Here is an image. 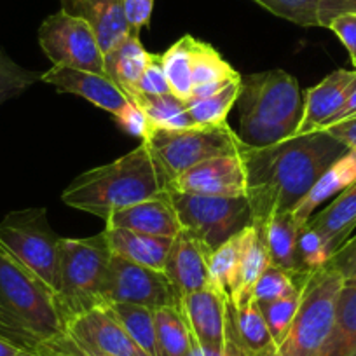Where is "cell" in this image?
Masks as SVG:
<instances>
[{"mask_svg":"<svg viewBox=\"0 0 356 356\" xmlns=\"http://www.w3.org/2000/svg\"><path fill=\"white\" fill-rule=\"evenodd\" d=\"M348 150L327 129L293 135L269 147L246 145L241 157L252 225L262 231L275 215L292 211L318 178Z\"/></svg>","mask_w":356,"mask_h":356,"instance_id":"6da1fadb","label":"cell"},{"mask_svg":"<svg viewBox=\"0 0 356 356\" xmlns=\"http://www.w3.org/2000/svg\"><path fill=\"white\" fill-rule=\"evenodd\" d=\"M171 193V180L145 142L104 166L79 175L63 191L67 207L107 218L114 211Z\"/></svg>","mask_w":356,"mask_h":356,"instance_id":"7a4b0ae2","label":"cell"},{"mask_svg":"<svg viewBox=\"0 0 356 356\" xmlns=\"http://www.w3.org/2000/svg\"><path fill=\"white\" fill-rule=\"evenodd\" d=\"M63 330L54 293L0 248V339L35 355Z\"/></svg>","mask_w":356,"mask_h":356,"instance_id":"3957f363","label":"cell"},{"mask_svg":"<svg viewBox=\"0 0 356 356\" xmlns=\"http://www.w3.org/2000/svg\"><path fill=\"white\" fill-rule=\"evenodd\" d=\"M112 252L105 232L60 241V289L56 307L63 325L82 313L105 306L104 286Z\"/></svg>","mask_w":356,"mask_h":356,"instance_id":"277c9868","label":"cell"},{"mask_svg":"<svg viewBox=\"0 0 356 356\" xmlns=\"http://www.w3.org/2000/svg\"><path fill=\"white\" fill-rule=\"evenodd\" d=\"M344 280L330 266L307 276L300 306L275 356H318L330 335Z\"/></svg>","mask_w":356,"mask_h":356,"instance_id":"5b68a950","label":"cell"},{"mask_svg":"<svg viewBox=\"0 0 356 356\" xmlns=\"http://www.w3.org/2000/svg\"><path fill=\"white\" fill-rule=\"evenodd\" d=\"M60 241L46 208L11 211L0 222V248L37 276L54 297L60 289Z\"/></svg>","mask_w":356,"mask_h":356,"instance_id":"8992f818","label":"cell"},{"mask_svg":"<svg viewBox=\"0 0 356 356\" xmlns=\"http://www.w3.org/2000/svg\"><path fill=\"white\" fill-rule=\"evenodd\" d=\"M143 142L163 166L171 184L189 168L220 156H241L246 145L238 133L224 122L186 129L150 128Z\"/></svg>","mask_w":356,"mask_h":356,"instance_id":"52a82bcc","label":"cell"},{"mask_svg":"<svg viewBox=\"0 0 356 356\" xmlns=\"http://www.w3.org/2000/svg\"><path fill=\"white\" fill-rule=\"evenodd\" d=\"M184 231L210 250L252 225V208L246 196H201L170 193Z\"/></svg>","mask_w":356,"mask_h":356,"instance_id":"ba28073f","label":"cell"},{"mask_svg":"<svg viewBox=\"0 0 356 356\" xmlns=\"http://www.w3.org/2000/svg\"><path fill=\"white\" fill-rule=\"evenodd\" d=\"M238 105L239 118L286 126L297 133L302 119L304 98L297 79L276 68L241 77Z\"/></svg>","mask_w":356,"mask_h":356,"instance_id":"9c48e42d","label":"cell"},{"mask_svg":"<svg viewBox=\"0 0 356 356\" xmlns=\"http://www.w3.org/2000/svg\"><path fill=\"white\" fill-rule=\"evenodd\" d=\"M39 44L53 65L105 74L104 51L88 19L65 9L47 16L39 29Z\"/></svg>","mask_w":356,"mask_h":356,"instance_id":"30bf717a","label":"cell"},{"mask_svg":"<svg viewBox=\"0 0 356 356\" xmlns=\"http://www.w3.org/2000/svg\"><path fill=\"white\" fill-rule=\"evenodd\" d=\"M105 304L126 302L159 309L178 306L180 296L166 273L112 255L104 286Z\"/></svg>","mask_w":356,"mask_h":356,"instance_id":"8fae6325","label":"cell"},{"mask_svg":"<svg viewBox=\"0 0 356 356\" xmlns=\"http://www.w3.org/2000/svg\"><path fill=\"white\" fill-rule=\"evenodd\" d=\"M171 191L201 196H246V168L241 156H220L184 171Z\"/></svg>","mask_w":356,"mask_h":356,"instance_id":"7c38bea8","label":"cell"},{"mask_svg":"<svg viewBox=\"0 0 356 356\" xmlns=\"http://www.w3.org/2000/svg\"><path fill=\"white\" fill-rule=\"evenodd\" d=\"M227 300V297L211 286L180 297L178 307L186 320L194 346L224 351Z\"/></svg>","mask_w":356,"mask_h":356,"instance_id":"4fadbf2b","label":"cell"},{"mask_svg":"<svg viewBox=\"0 0 356 356\" xmlns=\"http://www.w3.org/2000/svg\"><path fill=\"white\" fill-rule=\"evenodd\" d=\"M42 82L56 88L60 93L75 95L91 102L102 111L115 115L129 104L124 89L112 81L107 74L77 70V68L53 65L46 74H42Z\"/></svg>","mask_w":356,"mask_h":356,"instance_id":"5bb4252c","label":"cell"},{"mask_svg":"<svg viewBox=\"0 0 356 356\" xmlns=\"http://www.w3.org/2000/svg\"><path fill=\"white\" fill-rule=\"evenodd\" d=\"M65 330L88 348L111 356H147L107 306L72 318Z\"/></svg>","mask_w":356,"mask_h":356,"instance_id":"9a60e30c","label":"cell"},{"mask_svg":"<svg viewBox=\"0 0 356 356\" xmlns=\"http://www.w3.org/2000/svg\"><path fill=\"white\" fill-rule=\"evenodd\" d=\"M210 253L211 250L203 241L194 238L184 229L175 236L170 253H168L164 273L178 296L182 297L186 293L211 286L210 273H208Z\"/></svg>","mask_w":356,"mask_h":356,"instance_id":"2e32d148","label":"cell"},{"mask_svg":"<svg viewBox=\"0 0 356 356\" xmlns=\"http://www.w3.org/2000/svg\"><path fill=\"white\" fill-rule=\"evenodd\" d=\"M355 86L356 68L355 70L339 68L316 86L307 89L304 93L302 119L296 135H306L323 128L325 122L330 121L341 111Z\"/></svg>","mask_w":356,"mask_h":356,"instance_id":"e0dca14e","label":"cell"},{"mask_svg":"<svg viewBox=\"0 0 356 356\" xmlns=\"http://www.w3.org/2000/svg\"><path fill=\"white\" fill-rule=\"evenodd\" d=\"M276 348L278 346L255 299L241 307H234L227 300L225 349H234L243 356H275Z\"/></svg>","mask_w":356,"mask_h":356,"instance_id":"ac0fdd59","label":"cell"},{"mask_svg":"<svg viewBox=\"0 0 356 356\" xmlns=\"http://www.w3.org/2000/svg\"><path fill=\"white\" fill-rule=\"evenodd\" d=\"M105 227L128 229L142 234L171 239L182 231L170 194L114 211L105 218Z\"/></svg>","mask_w":356,"mask_h":356,"instance_id":"d6986e66","label":"cell"},{"mask_svg":"<svg viewBox=\"0 0 356 356\" xmlns=\"http://www.w3.org/2000/svg\"><path fill=\"white\" fill-rule=\"evenodd\" d=\"M61 6L70 15L91 23L104 54L131 32L124 16V0H61Z\"/></svg>","mask_w":356,"mask_h":356,"instance_id":"ffe728a7","label":"cell"},{"mask_svg":"<svg viewBox=\"0 0 356 356\" xmlns=\"http://www.w3.org/2000/svg\"><path fill=\"white\" fill-rule=\"evenodd\" d=\"M104 232L112 255L122 257L140 266L152 267L157 271H164L168 253L173 243L171 238L142 234V232L128 231V229L105 227Z\"/></svg>","mask_w":356,"mask_h":356,"instance_id":"44dd1931","label":"cell"},{"mask_svg":"<svg viewBox=\"0 0 356 356\" xmlns=\"http://www.w3.org/2000/svg\"><path fill=\"white\" fill-rule=\"evenodd\" d=\"M356 182V150H348L344 156L339 157L311 187L309 193L297 203L292 210V215L297 222L306 224L313 213H316L318 207L330 197L337 196L342 191L348 189L351 184Z\"/></svg>","mask_w":356,"mask_h":356,"instance_id":"7402d4cb","label":"cell"},{"mask_svg":"<svg viewBox=\"0 0 356 356\" xmlns=\"http://www.w3.org/2000/svg\"><path fill=\"white\" fill-rule=\"evenodd\" d=\"M323 236L332 255L341 248L356 227V182L334 197L328 207L313 213L306 222Z\"/></svg>","mask_w":356,"mask_h":356,"instance_id":"603a6c76","label":"cell"},{"mask_svg":"<svg viewBox=\"0 0 356 356\" xmlns=\"http://www.w3.org/2000/svg\"><path fill=\"white\" fill-rule=\"evenodd\" d=\"M269 266H271V259H269L262 231H259L255 225H248L243 229L238 278H236L234 292L229 299L232 306L241 307L253 299V286Z\"/></svg>","mask_w":356,"mask_h":356,"instance_id":"cb8c5ba5","label":"cell"},{"mask_svg":"<svg viewBox=\"0 0 356 356\" xmlns=\"http://www.w3.org/2000/svg\"><path fill=\"white\" fill-rule=\"evenodd\" d=\"M150 53L140 42V32H129L121 42L104 54L105 74L118 82L124 93L133 91L149 65Z\"/></svg>","mask_w":356,"mask_h":356,"instance_id":"d4e9b609","label":"cell"},{"mask_svg":"<svg viewBox=\"0 0 356 356\" xmlns=\"http://www.w3.org/2000/svg\"><path fill=\"white\" fill-rule=\"evenodd\" d=\"M302 224L296 220L292 211L275 215L262 229L269 259L273 266H278L292 275H307L300 271L297 257V238Z\"/></svg>","mask_w":356,"mask_h":356,"instance_id":"484cf974","label":"cell"},{"mask_svg":"<svg viewBox=\"0 0 356 356\" xmlns=\"http://www.w3.org/2000/svg\"><path fill=\"white\" fill-rule=\"evenodd\" d=\"M129 102L138 105L147 115L150 122V128L161 129H186L193 128L194 122L191 119L187 104L175 95H142L136 91H129Z\"/></svg>","mask_w":356,"mask_h":356,"instance_id":"4316f807","label":"cell"},{"mask_svg":"<svg viewBox=\"0 0 356 356\" xmlns=\"http://www.w3.org/2000/svg\"><path fill=\"white\" fill-rule=\"evenodd\" d=\"M356 349V285H344L334 327L318 356H351Z\"/></svg>","mask_w":356,"mask_h":356,"instance_id":"83f0119b","label":"cell"},{"mask_svg":"<svg viewBox=\"0 0 356 356\" xmlns=\"http://www.w3.org/2000/svg\"><path fill=\"white\" fill-rule=\"evenodd\" d=\"M156 314L157 356H189L194 348L180 307L168 306L154 311Z\"/></svg>","mask_w":356,"mask_h":356,"instance_id":"f1b7e54d","label":"cell"},{"mask_svg":"<svg viewBox=\"0 0 356 356\" xmlns=\"http://www.w3.org/2000/svg\"><path fill=\"white\" fill-rule=\"evenodd\" d=\"M193 35H184L161 54L171 93L184 102L193 97Z\"/></svg>","mask_w":356,"mask_h":356,"instance_id":"f546056e","label":"cell"},{"mask_svg":"<svg viewBox=\"0 0 356 356\" xmlns=\"http://www.w3.org/2000/svg\"><path fill=\"white\" fill-rule=\"evenodd\" d=\"M112 311L119 323L124 327L129 337L140 346L147 356H157L156 346V314L154 309L138 304L112 302L105 304Z\"/></svg>","mask_w":356,"mask_h":356,"instance_id":"4dcf8cb0","label":"cell"},{"mask_svg":"<svg viewBox=\"0 0 356 356\" xmlns=\"http://www.w3.org/2000/svg\"><path fill=\"white\" fill-rule=\"evenodd\" d=\"M243 231L232 236L218 248L211 250L208 259V273H210V285L222 296L231 299L236 289V278H238L239 257H241Z\"/></svg>","mask_w":356,"mask_h":356,"instance_id":"1f68e13d","label":"cell"},{"mask_svg":"<svg viewBox=\"0 0 356 356\" xmlns=\"http://www.w3.org/2000/svg\"><path fill=\"white\" fill-rule=\"evenodd\" d=\"M241 75L224 60L220 53L211 44L194 37L193 40V84H218V82H232Z\"/></svg>","mask_w":356,"mask_h":356,"instance_id":"d6a6232c","label":"cell"},{"mask_svg":"<svg viewBox=\"0 0 356 356\" xmlns=\"http://www.w3.org/2000/svg\"><path fill=\"white\" fill-rule=\"evenodd\" d=\"M241 93V79L231 82L218 93L197 102H187L194 126H217L227 122V115Z\"/></svg>","mask_w":356,"mask_h":356,"instance_id":"836d02e7","label":"cell"},{"mask_svg":"<svg viewBox=\"0 0 356 356\" xmlns=\"http://www.w3.org/2000/svg\"><path fill=\"white\" fill-rule=\"evenodd\" d=\"M309 275L311 273H307V275H292V273L271 264L262 273V276L257 280L255 286H253V299L257 302H271V300L292 296V293L299 292L302 289Z\"/></svg>","mask_w":356,"mask_h":356,"instance_id":"e575fe53","label":"cell"},{"mask_svg":"<svg viewBox=\"0 0 356 356\" xmlns=\"http://www.w3.org/2000/svg\"><path fill=\"white\" fill-rule=\"evenodd\" d=\"M300 296H302V289L299 292L292 293V296L282 297V299L271 300V302H259L264 320L269 327V332H271L276 346L282 344L283 339L289 334L290 327H292L293 320H296L297 311H299L300 306Z\"/></svg>","mask_w":356,"mask_h":356,"instance_id":"d590c367","label":"cell"},{"mask_svg":"<svg viewBox=\"0 0 356 356\" xmlns=\"http://www.w3.org/2000/svg\"><path fill=\"white\" fill-rule=\"evenodd\" d=\"M40 79L42 74L26 70L22 65L13 61L4 49H0V105L18 98Z\"/></svg>","mask_w":356,"mask_h":356,"instance_id":"8d00e7d4","label":"cell"},{"mask_svg":"<svg viewBox=\"0 0 356 356\" xmlns=\"http://www.w3.org/2000/svg\"><path fill=\"white\" fill-rule=\"evenodd\" d=\"M297 257H299L300 271L314 273L327 266L332 252L325 243L323 236L309 224H304L297 238Z\"/></svg>","mask_w":356,"mask_h":356,"instance_id":"74e56055","label":"cell"},{"mask_svg":"<svg viewBox=\"0 0 356 356\" xmlns=\"http://www.w3.org/2000/svg\"><path fill=\"white\" fill-rule=\"evenodd\" d=\"M273 15L300 26H320L321 0H255Z\"/></svg>","mask_w":356,"mask_h":356,"instance_id":"f35d334b","label":"cell"},{"mask_svg":"<svg viewBox=\"0 0 356 356\" xmlns=\"http://www.w3.org/2000/svg\"><path fill=\"white\" fill-rule=\"evenodd\" d=\"M39 356H111L100 351L88 348L79 339H75L70 332L63 330L58 335L44 342L35 351Z\"/></svg>","mask_w":356,"mask_h":356,"instance_id":"ab89813d","label":"cell"},{"mask_svg":"<svg viewBox=\"0 0 356 356\" xmlns=\"http://www.w3.org/2000/svg\"><path fill=\"white\" fill-rule=\"evenodd\" d=\"M133 91L142 95H152V97L173 95L171 93L170 82L166 79V74L163 70V65H161V54H150L149 65H147L145 72L142 74L140 81L136 82Z\"/></svg>","mask_w":356,"mask_h":356,"instance_id":"60d3db41","label":"cell"},{"mask_svg":"<svg viewBox=\"0 0 356 356\" xmlns=\"http://www.w3.org/2000/svg\"><path fill=\"white\" fill-rule=\"evenodd\" d=\"M327 266L339 273L344 285H356V234L351 236L339 250H335Z\"/></svg>","mask_w":356,"mask_h":356,"instance_id":"b9f144b4","label":"cell"},{"mask_svg":"<svg viewBox=\"0 0 356 356\" xmlns=\"http://www.w3.org/2000/svg\"><path fill=\"white\" fill-rule=\"evenodd\" d=\"M114 119L119 128L128 133V135L138 136V138H142V142L149 136L150 122L138 105L129 102L119 114L114 115Z\"/></svg>","mask_w":356,"mask_h":356,"instance_id":"7bdbcfd3","label":"cell"},{"mask_svg":"<svg viewBox=\"0 0 356 356\" xmlns=\"http://www.w3.org/2000/svg\"><path fill=\"white\" fill-rule=\"evenodd\" d=\"M328 29L341 39L348 49L351 61L356 60V15H341L334 18Z\"/></svg>","mask_w":356,"mask_h":356,"instance_id":"ee69618b","label":"cell"},{"mask_svg":"<svg viewBox=\"0 0 356 356\" xmlns=\"http://www.w3.org/2000/svg\"><path fill=\"white\" fill-rule=\"evenodd\" d=\"M152 9L154 0H124V16L129 30L140 32L143 26L149 25Z\"/></svg>","mask_w":356,"mask_h":356,"instance_id":"f6af8a7d","label":"cell"},{"mask_svg":"<svg viewBox=\"0 0 356 356\" xmlns=\"http://www.w3.org/2000/svg\"><path fill=\"white\" fill-rule=\"evenodd\" d=\"M341 15H356V0H321L320 2V26L328 29L330 22Z\"/></svg>","mask_w":356,"mask_h":356,"instance_id":"bcb514c9","label":"cell"},{"mask_svg":"<svg viewBox=\"0 0 356 356\" xmlns=\"http://www.w3.org/2000/svg\"><path fill=\"white\" fill-rule=\"evenodd\" d=\"M327 131L337 140H341L349 150H356V115L348 121L330 126V128H327Z\"/></svg>","mask_w":356,"mask_h":356,"instance_id":"7dc6e473","label":"cell"},{"mask_svg":"<svg viewBox=\"0 0 356 356\" xmlns=\"http://www.w3.org/2000/svg\"><path fill=\"white\" fill-rule=\"evenodd\" d=\"M355 115H356V86H355V89L351 91V95L348 97V100H346V104L342 105L341 111H339L337 114L330 119V121L325 122L323 128L321 129H327V128H330V126L339 124V122L348 121V119L355 118Z\"/></svg>","mask_w":356,"mask_h":356,"instance_id":"c3c4849f","label":"cell"},{"mask_svg":"<svg viewBox=\"0 0 356 356\" xmlns=\"http://www.w3.org/2000/svg\"><path fill=\"white\" fill-rule=\"evenodd\" d=\"M189 356H243L241 353L234 351V349H224V351H213V349H204L200 346H194Z\"/></svg>","mask_w":356,"mask_h":356,"instance_id":"681fc988","label":"cell"},{"mask_svg":"<svg viewBox=\"0 0 356 356\" xmlns=\"http://www.w3.org/2000/svg\"><path fill=\"white\" fill-rule=\"evenodd\" d=\"M18 353H19L18 348L9 344V342L4 341V339H0V356H16Z\"/></svg>","mask_w":356,"mask_h":356,"instance_id":"f907efd6","label":"cell"},{"mask_svg":"<svg viewBox=\"0 0 356 356\" xmlns=\"http://www.w3.org/2000/svg\"><path fill=\"white\" fill-rule=\"evenodd\" d=\"M16 356H39V355H32V353H25V351H19Z\"/></svg>","mask_w":356,"mask_h":356,"instance_id":"816d5d0a","label":"cell"},{"mask_svg":"<svg viewBox=\"0 0 356 356\" xmlns=\"http://www.w3.org/2000/svg\"><path fill=\"white\" fill-rule=\"evenodd\" d=\"M353 65H355V68H356V60H355V61H353Z\"/></svg>","mask_w":356,"mask_h":356,"instance_id":"f5cc1de1","label":"cell"},{"mask_svg":"<svg viewBox=\"0 0 356 356\" xmlns=\"http://www.w3.org/2000/svg\"><path fill=\"white\" fill-rule=\"evenodd\" d=\"M351 356H356V349H355V353H353V355Z\"/></svg>","mask_w":356,"mask_h":356,"instance_id":"db71d44e","label":"cell"}]
</instances>
